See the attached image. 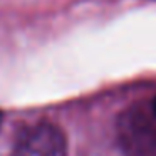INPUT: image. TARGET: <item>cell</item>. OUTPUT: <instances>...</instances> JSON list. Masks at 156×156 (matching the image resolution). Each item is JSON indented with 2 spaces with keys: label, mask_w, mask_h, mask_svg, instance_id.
Returning <instances> with one entry per match:
<instances>
[{
  "label": "cell",
  "mask_w": 156,
  "mask_h": 156,
  "mask_svg": "<svg viewBox=\"0 0 156 156\" xmlns=\"http://www.w3.org/2000/svg\"><path fill=\"white\" fill-rule=\"evenodd\" d=\"M116 136L124 156H156V116L151 106L136 102L119 112Z\"/></svg>",
  "instance_id": "cell-1"
},
{
  "label": "cell",
  "mask_w": 156,
  "mask_h": 156,
  "mask_svg": "<svg viewBox=\"0 0 156 156\" xmlns=\"http://www.w3.org/2000/svg\"><path fill=\"white\" fill-rule=\"evenodd\" d=\"M12 156H67V141L61 128L42 121L17 136Z\"/></svg>",
  "instance_id": "cell-2"
},
{
  "label": "cell",
  "mask_w": 156,
  "mask_h": 156,
  "mask_svg": "<svg viewBox=\"0 0 156 156\" xmlns=\"http://www.w3.org/2000/svg\"><path fill=\"white\" fill-rule=\"evenodd\" d=\"M149 106H151V111H153V114L156 116V96H154V99L151 101V104H149Z\"/></svg>",
  "instance_id": "cell-3"
},
{
  "label": "cell",
  "mask_w": 156,
  "mask_h": 156,
  "mask_svg": "<svg viewBox=\"0 0 156 156\" xmlns=\"http://www.w3.org/2000/svg\"><path fill=\"white\" fill-rule=\"evenodd\" d=\"M2 119H4V114H2V111H0V126H2Z\"/></svg>",
  "instance_id": "cell-4"
}]
</instances>
